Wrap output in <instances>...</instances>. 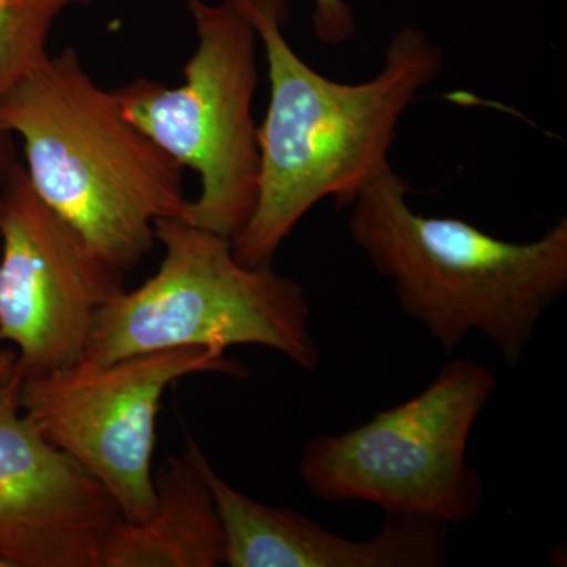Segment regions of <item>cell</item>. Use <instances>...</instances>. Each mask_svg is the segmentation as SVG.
Masks as SVG:
<instances>
[{
    "label": "cell",
    "instance_id": "5bb4252c",
    "mask_svg": "<svg viewBox=\"0 0 567 567\" xmlns=\"http://www.w3.org/2000/svg\"><path fill=\"white\" fill-rule=\"evenodd\" d=\"M17 153H14L13 140L11 133L0 128V204H2L3 193H6L7 183L14 166H17Z\"/></svg>",
    "mask_w": 567,
    "mask_h": 567
},
{
    "label": "cell",
    "instance_id": "9c48e42d",
    "mask_svg": "<svg viewBox=\"0 0 567 567\" xmlns=\"http://www.w3.org/2000/svg\"><path fill=\"white\" fill-rule=\"evenodd\" d=\"M21 380L0 390V557L10 567H100L121 511L24 415Z\"/></svg>",
    "mask_w": 567,
    "mask_h": 567
},
{
    "label": "cell",
    "instance_id": "30bf717a",
    "mask_svg": "<svg viewBox=\"0 0 567 567\" xmlns=\"http://www.w3.org/2000/svg\"><path fill=\"white\" fill-rule=\"evenodd\" d=\"M192 458L221 520L226 566L230 567H442L447 563V527L423 517L386 514L371 539L352 540L286 507L267 506L227 484L192 435Z\"/></svg>",
    "mask_w": 567,
    "mask_h": 567
},
{
    "label": "cell",
    "instance_id": "52a82bcc",
    "mask_svg": "<svg viewBox=\"0 0 567 567\" xmlns=\"http://www.w3.org/2000/svg\"><path fill=\"white\" fill-rule=\"evenodd\" d=\"M194 374L244 379L248 369L226 352L181 347L111 363L82 358L51 374L21 380L24 415L41 435L91 473L123 520L141 524L156 502L153 453L167 388Z\"/></svg>",
    "mask_w": 567,
    "mask_h": 567
},
{
    "label": "cell",
    "instance_id": "5b68a950",
    "mask_svg": "<svg viewBox=\"0 0 567 567\" xmlns=\"http://www.w3.org/2000/svg\"><path fill=\"white\" fill-rule=\"evenodd\" d=\"M496 388L483 364L454 360L415 398L339 435L306 443L298 473L323 502H368L395 516L461 527L484 486L466 445Z\"/></svg>",
    "mask_w": 567,
    "mask_h": 567
},
{
    "label": "cell",
    "instance_id": "ba28073f",
    "mask_svg": "<svg viewBox=\"0 0 567 567\" xmlns=\"http://www.w3.org/2000/svg\"><path fill=\"white\" fill-rule=\"evenodd\" d=\"M123 275L41 200L18 162L0 204V341L32 379L85 357L96 312L121 295Z\"/></svg>",
    "mask_w": 567,
    "mask_h": 567
},
{
    "label": "cell",
    "instance_id": "7c38bea8",
    "mask_svg": "<svg viewBox=\"0 0 567 567\" xmlns=\"http://www.w3.org/2000/svg\"><path fill=\"white\" fill-rule=\"evenodd\" d=\"M92 0H0V99L47 58L54 21Z\"/></svg>",
    "mask_w": 567,
    "mask_h": 567
},
{
    "label": "cell",
    "instance_id": "6da1fadb",
    "mask_svg": "<svg viewBox=\"0 0 567 567\" xmlns=\"http://www.w3.org/2000/svg\"><path fill=\"white\" fill-rule=\"evenodd\" d=\"M262 41L270 100L259 136L256 210L233 240L246 267H271L284 240L317 204L344 210L382 164L417 93L439 80L442 48L423 29L394 33L374 78L347 84L323 76L290 47L287 0H235Z\"/></svg>",
    "mask_w": 567,
    "mask_h": 567
},
{
    "label": "cell",
    "instance_id": "4fadbf2b",
    "mask_svg": "<svg viewBox=\"0 0 567 567\" xmlns=\"http://www.w3.org/2000/svg\"><path fill=\"white\" fill-rule=\"evenodd\" d=\"M312 29L317 40L327 47H342L352 39L357 22L352 7L344 0H312Z\"/></svg>",
    "mask_w": 567,
    "mask_h": 567
},
{
    "label": "cell",
    "instance_id": "9a60e30c",
    "mask_svg": "<svg viewBox=\"0 0 567 567\" xmlns=\"http://www.w3.org/2000/svg\"><path fill=\"white\" fill-rule=\"evenodd\" d=\"M18 374V357L13 349L0 341V390Z\"/></svg>",
    "mask_w": 567,
    "mask_h": 567
},
{
    "label": "cell",
    "instance_id": "3957f363",
    "mask_svg": "<svg viewBox=\"0 0 567 567\" xmlns=\"http://www.w3.org/2000/svg\"><path fill=\"white\" fill-rule=\"evenodd\" d=\"M0 128L21 137L41 200L125 274L151 252L158 219H181L185 167L123 115L71 48L0 99Z\"/></svg>",
    "mask_w": 567,
    "mask_h": 567
},
{
    "label": "cell",
    "instance_id": "8fae6325",
    "mask_svg": "<svg viewBox=\"0 0 567 567\" xmlns=\"http://www.w3.org/2000/svg\"><path fill=\"white\" fill-rule=\"evenodd\" d=\"M156 502L141 524L118 518L102 546L100 567H218L226 540L210 487L188 456L164 458Z\"/></svg>",
    "mask_w": 567,
    "mask_h": 567
},
{
    "label": "cell",
    "instance_id": "277c9868",
    "mask_svg": "<svg viewBox=\"0 0 567 567\" xmlns=\"http://www.w3.org/2000/svg\"><path fill=\"white\" fill-rule=\"evenodd\" d=\"M155 240L158 271L96 312L84 358L111 363L181 347L259 346L316 371L320 350L300 284L271 267H246L229 238L182 219H158Z\"/></svg>",
    "mask_w": 567,
    "mask_h": 567
},
{
    "label": "cell",
    "instance_id": "7a4b0ae2",
    "mask_svg": "<svg viewBox=\"0 0 567 567\" xmlns=\"http://www.w3.org/2000/svg\"><path fill=\"white\" fill-rule=\"evenodd\" d=\"M409 192L390 162L382 164L347 205L354 244L446 353L475 331L516 368L537 323L565 293L567 218L517 244L464 219L413 212Z\"/></svg>",
    "mask_w": 567,
    "mask_h": 567
},
{
    "label": "cell",
    "instance_id": "8992f818",
    "mask_svg": "<svg viewBox=\"0 0 567 567\" xmlns=\"http://www.w3.org/2000/svg\"><path fill=\"white\" fill-rule=\"evenodd\" d=\"M186 6L197 48L183 66V84L140 78L112 93L133 125L199 174V196L186 200L182 221L233 241L251 219L259 192L257 33L235 0Z\"/></svg>",
    "mask_w": 567,
    "mask_h": 567
},
{
    "label": "cell",
    "instance_id": "2e32d148",
    "mask_svg": "<svg viewBox=\"0 0 567 567\" xmlns=\"http://www.w3.org/2000/svg\"><path fill=\"white\" fill-rule=\"evenodd\" d=\"M0 567H10L9 563L6 561V558L0 557Z\"/></svg>",
    "mask_w": 567,
    "mask_h": 567
}]
</instances>
